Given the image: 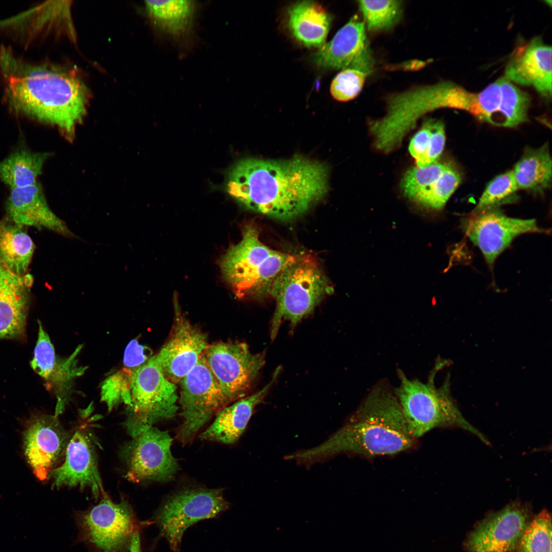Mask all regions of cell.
Here are the masks:
<instances>
[{
	"label": "cell",
	"mask_w": 552,
	"mask_h": 552,
	"mask_svg": "<svg viewBox=\"0 0 552 552\" xmlns=\"http://www.w3.org/2000/svg\"><path fill=\"white\" fill-rule=\"evenodd\" d=\"M530 96L504 76L478 92V120L514 127L526 122Z\"/></svg>",
	"instance_id": "obj_21"
},
{
	"label": "cell",
	"mask_w": 552,
	"mask_h": 552,
	"mask_svg": "<svg viewBox=\"0 0 552 552\" xmlns=\"http://www.w3.org/2000/svg\"><path fill=\"white\" fill-rule=\"evenodd\" d=\"M87 424L75 430L67 444L64 459L59 466L51 471L48 478L52 487L87 488L98 498L105 495L100 475L94 443Z\"/></svg>",
	"instance_id": "obj_15"
},
{
	"label": "cell",
	"mask_w": 552,
	"mask_h": 552,
	"mask_svg": "<svg viewBox=\"0 0 552 552\" xmlns=\"http://www.w3.org/2000/svg\"><path fill=\"white\" fill-rule=\"evenodd\" d=\"M461 225L491 267L516 237L526 233L548 232L540 227L535 219L510 217L497 209L473 212L462 219Z\"/></svg>",
	"instance_id": "obj_13"
},
{
	"label": "cell",
	"mask_w": 552,
	"mask_h": 552,
	"mask_svg": "<svg viewBox=\"0 0 552 552\" xmlns=\"http://www.w3.org/2000/svg\"><path fill=\"white\" fill-rule=\"evenodd\" d=\"M152 356L151 349L140 344L137 339H133L128 343L125 350L123 365L137 368L144 364Z\"/></svg>",
	"instance_id": "obj_38"
},
{
	"label": "cell",
	"mask_w": 552,
	"mask_h": 552,
	"mask_svg": "<svg viewBox=\"0 0 552 552\" xmlns=\"http://www.w3.org/2000/svg\"><path fill=\"white\" fill-rule=\"evenodd\" d=\"M0 66L8 102L15 111L73 136L88 96L78 76L58 66L28 63L5 47L0 50Z\"/></svg>",
	"instance_id": "obj_2"
},
{
	"label": "cell",
	"mask_w": 552,
	"mask_h": 552,
	"mask_svg": "<svg viewBox=\"0 0 552 552\" xmlns=\"http://www.w3.org/2000/svg\"><path fill=\"white\" fill-rule=\"evenodd\" d=\"M529 517L526 505L511 502L480 521L468 536L465 548L468 552H512Z\"/></svg>",
	"instance_id": "obj_17"
},
{
	"label": "cell",
	"mask_w": 552,
	"mask_h": 552,
	"mask_svg": "<svg viewBox=\"0 0 552 552\" xmlns=\"http://www.w3.org/2000/svg\"><path fill=\"white\" fill-rule=\"evenodd\" d=\"M175 304L170 334L156 355L165 376L177 385L196 364L209 344L205 333L193 325Z\"/></svg>",
	"instance_id": "obj_18"
},
{
	"label": "cell",
	"mask_w": 552,
	"mask_h": 552,
	"mask_svg": "<svg viewBox=\"0 0 552 552\" xmlns=\"http://www.w3.org/2000/svg\"><path fill=\"white\" fill-rule=\"evenodd\" d=\"M431 120H426L410 141L409 151L418 167H425L431 134Z\"/></svg>",
	"instance_id": "obj_36"
},
{
	"label": "cell",
	"mask_w": 552,
	"mask_h": 552,
	"mask_svg": "<svg viewBox=\"0 0 552 552\" xmlns=\"http://www.w3.org/2000/svg\"><path fill=\"white\" fill-rule=\"evenodd\" d=\"M450 164L435 162L424 167H413L406 172L400 186L404 195L411 199L437 180Z\"/></svg>",
	"instance_id": "obj_34"
},
{
	"label": "cell",
	"mask_w": 552,
	"mask_h": 552,
	"mask_svg": "<svg viewBox=\"0 0 552 552\" xmlns=\"http://www.w3.org/2000/svg\"><path fill=\"white\" fill-rule=\"evenodd\" d=\"M327 166L302 156L286 160L248 158L229 171V195L247 208L281 220L306 213L329 190Z\"/></svg>",
	"instance_id": "obj_1"
},
{
	"label": "cell",
	"mask_w": 552,
	"mask_h": 552,
	"mask_svg": "<svg viewBox=\"0 0 552 552\" xmlns=\"http://www.w3.org/2000/svg\"><path fill=\"white\" fill-rule=\"evenodd\" d=\"M70 438L54 415L36 413L28 420L23 432L24 453L34 474L40 480L48 479L51 471L57 467Z\"/></svg>",
	"instance_id": "obj_16"
},
{
	"label": "cell",
	"mask_w": 552,
	"mask_h": 552,
	"mask_svg": "<svg viewBox=\"0 0 552 552\" xmlns=\"http://www.w3.org/2000/svg\"><path fill=\"white\" fill-rule=\"evenodd\" d=\"M172 441L168 431L153 426L133 438L123 451L127 478L135 482L174 478L179 465L171 452Z\"/></svg>",
	"instance_id": "obj_12"
},
{
	"label": "cell",
	"mask_w": 552,
	"mask_h": 552,
	"mask_svg": "<svg viewBox=\"0 0 552 552\" xmlns=\"http://www.w3.org/2000/svg\"><path fill=\"white\" fill-rule=\"evenodd\" d=\"M294 255L265 245L258 228L247 225L242 238L222 256L220 267L224 278L241 298H258L270 294L275 280Z\"/></svg>",
	"instance_id": "obj_5"
},
{
	"label": "cell",
	"mask_w": 552,
	"mask_h": 552,
	"mask_svg": "<svg viewBox=\"0 0 552 552\" xmlns=\"http://www.w3.org/2000/svg\"><path fill=\"white\" fill-rule=\"evenodd\" d=\"M445 140L444 124L441 121L432 119L430 142L425 158V167L438 162L444 149Z\"/></svg>",
	"instance_id": "obj_37"
},
{
	"label": "cell",
	"mask_w": 552,
	"mask_h": 552,
	"mask_svg": "<svg viewBox=\"0 0 552 552\" xmlns=\"http://www.w3.org/2000/svg\"><path fill=\"white\" fill-rule=\"evenodd\" d=\"M6 211L7 219L16 224L45 228L67 237L75 236L51 211L38 183L11 189Z\"/></svg>",
	"instance_id": "obj_23"
},
{
	"label": "cell",
	"mask_w": 552,
	"mask_h": 552,
	"mask_svg": "<svg viewBox=\"0 0 552 552\" xmlns=\"http://www.w3.org/2000/svg\"><path fill=\"white\" fill-rule=\"evenodd\" d=\"M314 62L323 68L354 67L370 74L373 59L363 21L357 15L352 17L329 42L319 48Z\"/></svg>",
	"instance_id": "obj_19"
},
{
	"label": "cell",
	"mask_w": 552,
	"mask_h": 552,
	"mask_svg": "<svg viewBox=\"0 0 552 552\" xmlns=\"http://www.w3.org/2000/svg\"><path fill=\"white\" fill-rule=\"evenodd\" d=\"M358 3L371 32L388 29L400 19L402 8L400 1H359Z\"/></svg>",
	"instance_id": "obj_32"
},
{
	"label": "cell",
	"mask_w": 552,
	"mask_h": 552,
	"mask_svg": "<svg viewBox=\"0 0 552 552\" xmlns=\"http://www.w3.org/2000/svg\"><path fill=\"white\" fill-rule=\"evenodd\" d=\"M281 370L280 367L275 370L270 381L261 390L219 410L213 422L199 435L200 438L226 444L236 443L244 431L255 407L267 395Z\"/></svg>",
	"instance_id": "obj_24"
},
{
	"label": "cell",
	"mask_w": 552,
	"mask_h": 552,
	"mask_svg": "<svg viewBox=\"0 0 552 552\" xmlns=\"http://www.w3.org/2000/svg\"><path fill=\"white\" fill-rule=\"evenodd\" d=\"M551 47L540 36L519 45L509 57L504 77L514 84L534 88L543 98H551Z\"/></svg>",
	"instance_id": "obj_20"
},
{
	"label": "cell",
	"mask_w": 552,
	"mask_h": 552,
	"mask_svg": "<svg viewBox=\"0 0 552 552\" xmlns=\"http://www.w3.org/2000/svg\"><path fill=\"white\" fill-rule=\"evenodd\" d=\"M518 189L543 192L551 182L552 161L547 143L528 149L512 170Z\"/></svg>",
	"instance_id": "obj_28"
},
{
	"label": "cell",
	"mask_w": 552,
	"mask_h": 552,
	"mask_svg": "<svg viewBox=\"0 0 552 552\" xmlns=\"http://www.w3.org/2000/svg\"><path fill=\"white\" fill-rule=\"evenodd\" d=\"M32 282L29 274L16 275L0 263V339H25Z\"/></svg>",
	"instance_id": "obj_22"
},
{
	"label": "cell",
	"mask_w": 552,
	"mask_h": 552,
	"mask_svg": "<svg viewBox=\"0 0 552 552\" xmlns=\"http://www.w3.org/2000/svg\"><path fill=\"white\" fill-rule=\"evenodd\" d=\"M179 384L178 401L182 422L177 438L184 444L191 441L203 425L228 404L203 355Z\"/></svg>",
	"instance_id": "obj_9"
},
{
	"label": "cell",
	"mask_w": 552,
	"mask_h": 552,
	"mask_svg": "<svg viewBox=\"0 0 552 552\" xmlns=\"http://www.w3.org/2000/svg\"><path fill=\"white\" fill-rule=\"evenodd\" d=\"M461 179L458 170L450 165L437 180L411 199L426 209L441 210L459 185Z\"/></svg>",
	"instance_id": "obj_31"
},
{
	"label": "cell",
	"mask_w": 552,
	"mask_h": 552,
	"mask_svg": "<svg viewBox=\"0 0 552 552\" xmlns=\"http://www.w3.org/2000/svg\"><path fill=\"white\" fill-rule=\"evenodd\" d=\"M48 156L26 149L15 151L0 162V178L11 189L36 184Z\"/></svg>",
	"instance_id": "obj_29"
},
{
	"label": "cell",
	"mask_w": 552,
	"mask_h": 552,
	"mask_svg": "<svg viewBox=\"0 0 552 552\" xmlns=\"http://www.w3.org/2000/svg\"><path fill=\"white\" fill-rule=\"evenodd\" d=\"M37 339L30 365L43 380L45 388L55 397L54 416L64 411L73 391L74 382L87 369L78 364V356L82 348L78 346L67 357L56 355L54 347L42 324L38 320Z\"/></svg>",
	"instance_id": "obj_14"
},
{
	"label": "cell",
	"mask_w": 552,
	"mask_h": 552,
	"mask_svg": "<svg viewBox=\"0 0 552 552\" xmlns=\"http://www.w3.org/2000/svg\"><path fill=\"white\" fill-rule=\"evenodd\" d=\"M203 357L228 404L246 396L265 363V352L252 353L237 341L209 344Z\"/></svg>",
	"instance_id": "obj_10"
},
{
	"label": "cell",
	"mask_w": 552,
	"mask_h": 552,
	"mask_svg": "<svg viewBox=\"0 0 552 552\" xmlns=\"http://www.w3.org/2000/svg\"><path fill=\"white\" fill-rule=\"evenodd\" d=\"M369 73L354 67L342 70L333 80L330 87L332 97L346 102L355 98L362 89Z\"/></svg>",
	"instance_id": "obj_35"
},
{
	"label": "cell",
	"mask_w": 552,
	"mask_h": 552,
	"mask_svg": "<svg viewBox=\"0 0 552 552\" xmlns=\"http://www.w3.org/2000/svg\"><path fill=\"white\" fill-rule=\"evenodd\" d=\"M77 524L85 542L101 552H124L138 530L134 514L125 499L114 502L106 495L98 504L77 516Z\"/></svg>",
	"instance_id": "obj_11"
},
{
	"label": "cell",
	"mask_w": 552,
	"mask_h": 552,
	"mask_svg": "<svg viewBox=\"0 0 552 552\" xmlns=\"http://www.w3.org/2000/svg\"><path fill=\"white\" fill-rule=\"evenodd\" d=\"M447 364L438 360L426 382L408 378L398 371L399 385L394 388L408 429L417 439L437 427H457L477 436L487 445L484 435L463 416L450 392V376L448 374L442 385L435 384L436 374Z\"/></svg>",
	"instance_id": "obj_4"
},
{
	"label": "cell",
	"mask_w": 552,
	"mask_h": 552,
	"mask_svg": "<svg viewBox=\"0 0 552 552\" xmlns=\"http://www.w3.org/2000/svg\"><path fill=\"white\" fill-rule=\"evenodd\" d=\"M410 432L388 382L375 384L348 421L326 441L286 456L298 463L312 464L344 453L372 457L393 455L412 448Z\"/></svg>",
	"instance_id": "obj_3"
},
{
	"label": "cell",
	"mask_w": 552,
	"mask_h": 552,
	"mask_svg": "<svg viewBox=\"0 0 552 552\" xmlns=\"http://www.w3.org/2000/svg\"><path fill=\"white\" fill-rule=\"evenodd\" d=\"M228 507L221 489H187L168 497L156 512L154 520L171 549L178 551L188 527L217 516Z\"/></svg>",
	"instance_id": "obj_8"
},
{
	"label": "cell",
	"mask_w": 552,
	"mask_h": 552,
	"mask_svg": "<svg viewBox=\"0 0 552 552\" xmlns=\"http://www.w3.org/2000/svg\"><path fill=\"white\" fill-rule=\"evenodd\" d=\"M518 190L512 170L497 176L487 186L473 212L496 209L515 200Z\"/></svg>",
	"instance_id": "obj_33"
},
{
	"label": "cell",
	"mask_w": 552,
	"mask_h": 552,
	"mask_svg": "<svg viewBox=\"0 0 552 552\" xmlns=\"http://www.w3.org/2000/svg\"><path fill=\"white\" fill-rule=\"evenodd\" d=\"M517 552H551V517L543 510L525 527L517 543Z\"/></svg>",
	"instance_id": "obj_30"
},
{
	"label": "cell",
	"mask_w": 552,
	"mask_h": 552,
	"mask_svg": "<svg viewBox=\"0 0 552 552\" xmlns=\"http://www.w3.org/2000/svg\"><path fill=\"white\" fill-rule=\"evenodd\" d=\"M332 291L319 262L313 256L294 255L275 280L270 291L276 303L271 321V339L275 338L283 321H288L293 328Z\"/></svg>",
	"instance_id": "obj_6"
},
{
	"label": "cell",
	"mask_w": 552,
	"mask_h": 552,
	"mask_svg": "<svg viewBox=\"0 0 552 552\" xmlns=\"http://www.w3.org/2000/svg\"><path fill=\"white\" fill-rule=\"evenodd\" d=\"M331 18L319 4L302 1L290 6L287 11V24L293 36L307 47L320 48L328 34Z\"/></svg>",
	"instance_id": "obj_25"
},
{
	"label": "cell",
	"mask_w": 552,
	"mask_h": 552,
	"mask_svg": "<svg viewBox=\"0 0 552 552\" xmlns=\"http://www.w3.org/2000/svg\"><path fill=\"white\" fill-rule=\"evenodd\" d=\"M147 14L154 26L176 40L192 34L197 5L193 1H146Z\"/></svg>",
	"instance_id": "obj_26"
},
{
	"label": "cell",
	"mask_w": 552,
	"mask_h": 552,
	"mask_svg": "<svg viewBox=\"0 0 552 552\" xmlns=\"http://www.w3.org/2000/svg\"><path fill=\"white\" fill-rule=\"evenodd\" d=\"M24 226L7 219L0 222V263L19 276L27 274L34 250Z\"/></svg>",
	"instance_id": "obj_27"
},
{
	"label": "cell",
	"mask_w": 552,
	"mask_h": 552,
	"mask_svg": "<svg viewBox=\"0 0 552 552\" xmlns=\"http://www.w3.org/2000/svg\"><path fill=\"white\" fill-rule=\"evenodd\" d=\"M177 385L165 376L156 354L131 370L124 426L132 438L177 413Z\"/></svg>",
	"instance_id": "obj_7"
}]
</instances>
